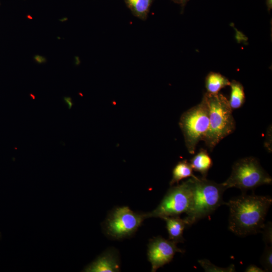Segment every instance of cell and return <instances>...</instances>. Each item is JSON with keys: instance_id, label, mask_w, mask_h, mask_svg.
<instances>
[{"instance_id": "6da1fadb", "label": "cell", "mask_w": 272, "mask_h": 272, "mask_svg": "<svg viewBox=\"0 0 272 272\" xmlns=\"http://www.w3.org/2000/svg\"><path fill=\"white\" fill-rule=\"evenodd\" d=\"M271 203L272 198L269 196L245 193L231 199L226 202L230 211L229 230L239 236L261 232Z\"/></svg>"}, {"instance_id": "7a4b0ae2", "label": "cell", "mask_w": 272, "mask_h": 272, "mask_svg": "<svg viewBox=\"0 0 272 272\" xmlns=\"http://www.w3.org/2000/svg\"><path fill=\"white\" fill-rule=\"evenodd\" d=\"M192 198L189 210L184 219L187 227L213 213L222 205H226L223 199L226 190L223 183H217L206 178L191 177Z\"/></svg>"}, {"instance_id": "3957f363", "label": "cell", "mask_w": 272, "mask_h": 272, "mask_svg": "<svg viewBox=\"0 0 272 272\" xmlns=\"http://www.w3.org/2000/svg\"><path fill=\"white\" fill-rule=\"evenodd\" d=\"M209 110V126L203 139L206 146L212 151L224 138L235 129L236 123L229 101L223 94L206 92Z\"/></svg>"}, {"instance_id": "277c9868", "label": "cell", "mask_w": 272, "mask_h": 272, "mask_svg": "<svg viewBox=\"0 0 272 272\" xmlns=\"http://www.w3.org/2000/svg\"><path fill=\"white\" fill-rule=\"evenodd\" d=\"M271 182V177L262 168L259 161L254 157H249L236 161L232 166L230 176L222 183L226 189L235 187L245 193Z\"/></svg>"}, {"instance_id": "5b68a950", "label": "cell", "mask_w": 272, "mask_h": 272, "mask_svg": "<svg viewBox=\"0 0 272 272\" xmlns=\"http://www.w3.org/2000/svg\"><path fill=\"white\" fill-rule=\"evenodd\" d=\"M179 124L188 152L193 154L197 145L203 140L209 129V110L205 94L199 104L181 115Z\"/></svg>"}, {"instance_id": "8992f818", "label": "cell", "mask_w": 272, "mask_h": 272, "mask_svg": "<svg viewBox=\"0 0 272 272\" xmlns=\"http://www.w3.org/2000/svg\"><path fill=\"white\" fill-rule=\"evenodd\" d=\"M192 198L191 177L180 184L171 186L157 207L145 213L146 218L179 216L190 209Z\"/></svg>"}, {"instance_id": "52a82bcc", "label": "cell", "mask_w": 272, "mask_h": 272, "mask_svg": "<svg viewBox=\"0 0 272 272\" xmlns=\"http://www.w3.org/2000/svg\"><path fill=\"white\" fill-rule=\"evenodd\" d=\"M145 219V213L134 212L127 206L118 207L109 214L104 223V230L113 239H123L134 233Z\"/></svg>"}, {"instance_id": "ba28073f", "label": "cell", "mask_w": 272, "mask_h": 272, "mask_svg": "<svg viewBox=\"0 0 272 272\" xmlns=\"http://www.w3.org/2000/svg\"><path fill=\"white\" fill-rule=\"evenodd\" d=\"M177 244L161 236L154 237L150 240L147 255L152 272L169 263L176 253L184 252L183 250L177 246Z\"/></svg>"}, {"instance_id": "9c48e42d", "label": "cell", "mask_w": 272, "mask_h": 272, "mask_svg": "<svg viewBox=\"0 0 272 272\" xmlns=\"http://www.w3.org/2000/svg\"><path fill=\"white\" fill-rule=\"evenodd\" d=\"M120 270L118 254L114 249H109L88 264L83 270L86 272H116Z\"/></svg>"}, {"instance_id": "30bf717a", "label": "cell", "mask_w": 272, "mask_h": 272, "mask_svg": "<svg viewBox=\"0 0 272 272\" xmlns=\"http://www.w3.org/2000/svg\"><path fill=\"white\" fill-rule=\"evenodd\" d=\"M166 222V226L168 233V239L175 242H183L184 239L183 233L187 226L184 219H181L179 216L165 217L162 218Z\"/></svg>"}, {"instance_id": "8fae6325", "label": "cell", "mask_w": 272, "mask_h": 272, "mask_svg": "<svg viewBox=\"0 0 272 272\" xmlns=\"http://www.w3.org/2000/svg\"><path fill=\"white\" fill-rule=\"evenodd\" d=\"M190 164L193 170L200 173L202 177L206 178L213 165V161L207 150L201 149L191 158Z\"/></svg>"}, {"instance_id": "7c38bea8", "label": "cell", "mask_w": 272, "mask_h": 272, "mask_svg": "<svg viewBox=\"0 0 272 272\" xmlns=\"http://www.w3.org/2000/svg\"><path fill=\"white\" fill-rule=\"evenodd\" d=\"M230 84L229 80L219 73L210 72L205 79L207 92L212 94L219 93L222 89L229 86Z\"/></svg>"}, {"instance_id": "4fadbf2b", "label": "cell", "mask_w": 272, "mask_h": 272, "mask_svg": "<svg viewBox=\"0 0 272 272\" xmlns=\"http://www.w3.org/2000/svg\"><path fill=\"white\" fill-rule=\"evenodd\" d=\"M230 97L229 105L232 110L241 108L245 101V95L243 85L238 81L232 80L230 82Z\"/></svg>"}, {"instance_id": "5bb4252c", "label": "cell", "mask_w": 272, "mask_h": 272, "mask_svg": "<svg viewBox=\"0 0 272 272\" xmlns=\"http://www.w3.org/2000/svg\"><path fill=\"white\" fill-rule=\"evenodd\" d=\"M132 13L138 18L147 19L153 0H124Z\"/></svg>"}, {"instance_id": "9a60e30c", "label": "cell", "mask_w": 272, "mask_h": 272, "mask_svg": "<svg viewBox=\"0 0 272 272\" xmlns=\"http://www.w3.org/2000/svg\"><path fill=\"white\" fill-rule=\"evenodd\" d=\"M195 176L193 174V169L187 160L179 162L174 167L172 171V177L170 182V185L178 184L179 181L187 177Z\"/></svg>"}, {"instance_id": "2e32d148", "label": "cell", "mask_w": 272, "mask_h": 272, "mask_svg": "<svg viewBox=\"0 0 272 272\" xmlns=\"http://www.w3.org/2000/svg\"><path fill=\"white\" fill-rule=\"evenodd\" d=\"M200 266L207 272H232L235 271V265L231 264L227 267H221L213 264L207 259L198 261Z\"/></svg>"}, {"instance_id": "e0dca14e", "label": "cell", "mask_w": 272, "mask_h": 272, "mask_svg": "<svg viewBox=\"0 0 272 272\" xmlns=\"http://www.w3.org/2000/svg\"><path fill=\"white\" fill-rule=\"evenodd\" d=\"M272 248L271 245L266 244L264 250L260 259V263L265 271H271L272 269Z\"/></svg>"}, {"instance_id": "ac0fdd59", "label": "cell", "mask_w": 272, "mask_h": 272, "mask_svg": "<svg viewBox=\"0 0 272 272\" xmlns=\"http://www.w3.org/2000/svg\"><path fill=\"white\" fill-rule=\"evenodd\" d=\"M263 239L266 244L271 245V222L265 225L262 230Z\"/></svg>"}, {"instance_id": "d6986e66", "label": "cell", "mask_w": 272, "mask_h": 272, "mask_svg": "<svg viewBox=\"0 0 272 272\" xmlns=\"http://www.w3.org/2000/svg\"><path fill=\"white\" fill-rule=\"evenodd\" d=\"M246 272H263L264 270L254 264L249 265L245 270Z\"/></svg>"}, {"instance_id": "ffe728a7", "label": "cell", "mask_w": 272, "mask_h": 272, "mask_svg": "<svg viewBox=\"0 0 272 272\" xmlns=\"http://www.w3.org/2000/svg\"><path fill=\"white\" fill-rule=\"evenodd\" d=\"M174 2L180 4L182 6H184L187 2L189 0H173Z\"/></svg>"}, {"instance_id": "44dd1931", "label": "cell", "mask_w": 272, "mask_h": 272, "mask_svg": "<svg viewBox=\"0 0 272 272\" xmlns=\"http://www.w3.org/2000/svg\"><path fill=\"white\" fill-rule=\"evenodd\" d=\"M266 5L268 10H270L272 8V0H266Z\"/></svg>"}, {"instance_id": "7402d4cb", "label": "cell", "mask_w": 272, "mask_h": 272, "mask_svg": "<svg viewBox=\"0 0 272 272\" xmlns=\"http://www.w3.org/2000/svg\"><path fill=\"white\" fill-rule=\"evenodd\" d=\"M66 103H68V107L69 109L71 108L72 106V103L71 102V101H70V99H67V98H65L64 99Z\"/></svg>"}]
</instances>
